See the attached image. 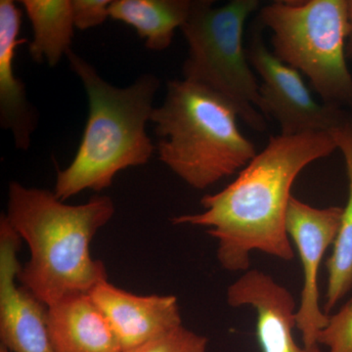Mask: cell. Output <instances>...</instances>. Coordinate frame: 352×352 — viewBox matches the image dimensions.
Returning a JSON list of instances; mask_svg holds the SVG:
<instances>
[{
	"label": "cell",
	"mask_w": 352,
	"mask_h": 352,
	"mask_svg": "<svg viewBox=\"0 0 352 352\" xmlns=\"http://www.w3.org/2000/svg\"><path fill=\"white\" fill-rule=\"evenodd\" d=\"M336 150L331 132L272 136L233 182L201 198L203 212L171 221L208 227L219 241L220 265L229 272H247L254 251L292 261L295 254L286 228L292 187L308 164Z\"/></svg>",
	"instance_id": "obj_1"
},
{
	"label": "cell",
	"mask_w": 352,
	"mask_h": 352,
	"mask_svg": "<svg viewBox=\"0 0 352 352\" xmlns=\"http://www.w3.org/2000/svg\"><path fill=\"white\" fill-rule=\"evenodd\" d=\"M115 210L108 196H94L82 205L71 206L54 192L11 182L6 217L31 252L18 281L47 307L69 296L89 294L108 280L104 263L92 258L90 245Z\"/></svg>",
	"instance_id": "obj_2"
},
{
	"label": "cell",
	"mask_w": 352,
	"mask_h": 352,
	"mask_svg": "<svg viewBox=\"0 0 352 352\" xmlns=\"http://www.w3.org/2000/svg\"><path fill=\"white\" fill-rule=\"evenodd\" d=\"M67 58L87 92L88 118L73 162L57 171L53 192L63 201L85 190L108 188L120 170L149 162L156 146L146 124L161 85L156 76L144 74L129 87H117L73 50Z\"/></svg>",
	"instance_id": "obj_3"
},
{
	"label": "cell",
	"mask_w": 352,
	"mask_h": 352,
	"mask_svg": "<svg viewBox=\"0 0 352 352\" xmlns=\"http://www.w3.org/2000/svg\"><path fill=\"white\" fill-rule=\"evenodd\" d=\"M238 117L230 103L208 88L184 78L170 80L151 116L160 161L199 190L242 170L258 153L241 132Z\"/></svg>",
	"instance_id": "obj_4"
},
{
	"label": "cell",
	"mask_w": 352,
	"mask_h": 352,
	"mask_svg": "<svg viewBox=\"0 0 352 352\" xmlns=\"http://www.w3.org/2000/svg\"><path fill=\"white\" fill-rule=\"evenodd\" d=\"M214 3L193 0L180 28L188 44L183 78L219 95L248 126L264 132L267 119L261 112V85L244 47L245 22L261 1L231 0L217 7Z\"/></svg>",
	"instance_id": "obj_5"
},
{
	"label": "cell",
	"mask_w": 352,
	"mask_h": 352,
	"mask_svg": "<svg viewBox=\"0 0 352 352\" xmlns=\"http://www.w3.org/2000/svg\"><path fill=\"white\" fill-rule=\"evenodd\" d=\"M259 21L272 32L273 54L307 76L324 104L352 113L347 0H277Z\"/></svg>",
	"instance_id": "obj_6"
},
{
	"label": "cell",
	"mask_w": 352,
	"mask_h": 352,
	"mask_svg": "<svg viewBox=\"0 0 352 352\" xmlns=\"http://www.w3.org/2000/svg\"><path fill=\"white\" fill-rule=\"evenodd\" d=\"M247 53L261 80V112L266 119L276 120L282 135L332 132L352 119L349 111L315 100L300 72L268 50L261 31L252 34Z\"/></svg>",
	"instance_id": "obj_7"
},
{
	"label": "cell",
	"mask_w": 352,
	"mask_h": 352,
	"mask_svg": "<svg viewBox=\"0 0 352 352\" xmlns=\"http://www.w3.org/2000/svg\"><path fill=\"white\" fill-rule=\"evenodd\" d=\"M342 214L340 207L314 208L294 196L289 200L287 232L296 245L303 273L296 329L302 333L305 346H319V335L327 327L330 318L319 302V270L324 254L337 238Z\"/></svg>",
	"instance_id": "obj_8"
},
{
	"label": "cell",
	"mask_w": 352,
	"mask_h": 352,
	"mask_svg": "<svg viewBox=\"0 0 352 352\" xmlns=\"http://www.w3.org/2000/svg\"><path fill=\"white\" fill-rule=\"evenodd\" d=\"M20 236L0 217V346L10 352H55L48 331V307L18 285Z\"/></svg>",
	"instance_id": "obj_9"
},
{
	"label": "cell",
	"mask_w": 352,
	"mask_h": 352,
	"mask_svg": "<svg viewBox=\"0 0 352 352\" xmlns=\"http://www.w3.org/2000/svg\"><path fill=\"white\" fill-rule=\"evenodd\" d=\"M119 340L122 351L156 340L183 325L175 296H139L102 281L89 293Z\"/></svg>",
	"instance_id": "obj_10"
},
{
	"label": "cell",
	"mask_w": 352,
	"mask_h": 352,
	"mask_svg": "<svg viewBox=\"0 0 352 352\" xmlns=\"http://www.w3.org/2000/svg\"><path fill=\"white\" fill-rule=\"evenodd\" d=\"M233 307L249 305L256 314L261 352H323L319 346H300L295 340V300L288 289L258 270H248L227 289Z\"/></svg>",
	"instance_id": "obj_11"
},
{
	"label": "cell",
	"mask_w": 352,
	"mask_h": 352,
	"mask_svg": "<svg viewBox=\"0 0 352 352\" xmlns=\"http://www.w3.org/2000/svg\"><path fill=\"white\" fill-rule=\"evenodd\" d=\"M22 11L12 0L0 1V124L12 134L16 148L28 150L38 126V113L27 96L24 83L14 72L16 48L27 43L18 38Z\"/></svg>",
	"instance_id": "obj_12"
},
{
	"label": "cell",
	"mask_w": 352,
	"mask_h": 352,
	"mask_svg": "<svg viewBox=\"0 0 352 352\" xmlns=\"http://www.w3.org/2000/svg\"><path fill=\"white\" fill-rule=\"evenodd\" d=\"M48 331L55 352H124L89 294L69 296L50 305Z\"/></svg>",
	"instance_id": "obj_13"
},
{
	"label": "cell",
	"mask_w": 352,
	"mask_h": 352,
	"mask_svg": "<svg viewBox=\"0 0 352 352\" xmlns=\"http://www.w3.org/2000/svg\"><path fill=\"white\" fill-rule=\"evenodd\" d=\"M193 0H113L110 18L131 25L153 51L170 47L177 28L188 18Z\"/></svg>",
	"instance_id": "obj_14"
},
{
	"label": "cell",
	"mask_w": 352,
	"mask_h": 352,
	"mask_svg": "<svg viewBox=\"0 0 352 352\" xmlns=\"http://www.w3.org/2000/svg\"><path fill=\"white\" fill-rule=\"evenodd\" d=\"M32 28L29 43L32 59L55 67L71 51L75 23L72 0H23Z\"/></svg>",
	"instance_id": "obj_15"
},
{
	"label": "cell",
	"mask_w": 352,
	"mask_h": 352,
	"mask_svg": "<svg viewBox=\"0 0 352 352\" xmlns=\"http://www.w3.org/2000/svg\"><path fill=\"white\" fill-rule=\"evenodd\" d=\"M331 133L346 163L349 197L332 254L326 263L328 285L323 310L328 315L352 289V119Z\"/></svg>",
	"instance_id": "obj_16"
},
{
	"label": "cell",
	"mask_w": 352,
	"mask_h": 352,
	"mask_svg": "<svg viewBox=\"0 0 352 352\" xmlns=\"http://www.w3.org/2000/svg\"><path fill=\"white\" fill-rule=\"evenodd\" d=\"M208 339L182 325L142 346L124 352H207Z\"/></svg>",
	"instance_id": "obj_17"
},
{
	"label": "cell",
	"mask_w": 352,
	"mask_h": 352,
	"mask_svg": "<svg viewBox=\"0 0 352 352\" xmlns=\"http://www.w3.org/2000/svg\"><path fill=\"white\" fill-rule=\"evenodd\" d=\"M318 344L327 346L328 352H352V298L330 316Z\"/></svg>",
	"instance_id": "obj_18"
},
{
	"label": "cell",
	"mask_w": 352,
	"mask_h": 352,
	"mask_svg": "<svg viewBox=\"0 0 352 352\" xmlns=\"http://www.w3.org/2000/svg\"><path fill=\"white\" fill-rule=\"evenodd\" d=\"M110 0H72L74 23L80 31L100 25L110 17Z\"/></svg>",
	"instance_id": "obj_19"
},
{
	"label": "cell",
	"mask_w": 352,
	"mask_h": 352,
	"mask_svg": "<svg viewBox=\"0 0 352 352\" xmlns=\"http://www.w3.org/2000/svg\"><path fill=\"white\" fill-rule=\"evenodd\" d=\"M347 16H349V36L346 41V58L352 60V0H347Z\"/></svg>",
	"instance_id": "obj_20"
},
{
	"label": "cell",
	"mask_w": 352,
	"mask_h": 352,
	"mask_svg": "<svg viewBox=\"0 0 352 352\" xmlns=\"http://www.w3.org/2000/svg\"><path fill=\"white\" fill-rule=\"evenodd\" d=\"M0 352H10L8 349H6V347L0 346Z\"/></svg>",
	"instance_id": "obj_21"
}]
</instances>
